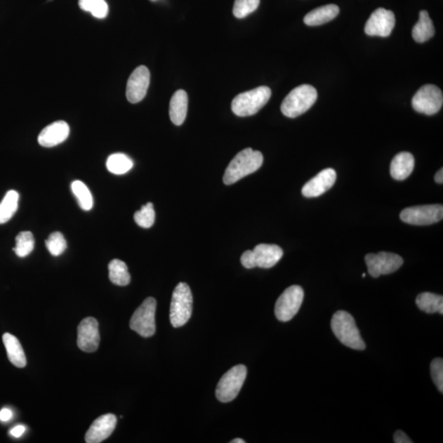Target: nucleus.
<instances>
[{
  "mask_svg": "<svg viewBox=\"0 0 443 443\" xmlns=\"http://www.w3.org/2000/svg\"><path fill=\"white\" fill-rule=\"evenodd\" d=\"M247 376L245 365L238 364L228 371L219 381L216 388V397L219 402H230L237 397L244 384Z\"/></svg>",
  "mask_w": 443,
  "mask_h": 443,
  "instance_id": "obj_6",
  "label": "nucleus"
},
{
  "mask_svg": "<svg viewBox=\"0 0 443 443\" xmlns=\"http://www.w3.org/2000/svg\"><path fill=\"white\" fill-rule=\"evenodd\" d=\"M106 167L111 173L116 175L125 174L133 168V161L128 155L124 154H113L107 159Z\"/></svg>",
  "mask_w": 443,
  "mask_h": 443,
  "instance_id": "obj_27",
  "label": "nucleus"
},
{
  "mask_svg": "<svg viewBox=\"0 0 443 443\" xmlns=\"http://www.w3.org/2000/svg\"><path fill=\"white\" fill-rule=\"evenodd\" d=\"M317 97V91L312 86L305 84L296 87L282 101V113L289 118L295 119L308 111Z\"/></svg>",
  "mask_w": 443,
  "mask_h": 443,
  "instance_id": "obj_3",
  "label": "nucleus"
},
{
  "mask_svg": "<svg viewBox=\"0 0 443 443\" xmlns=\"http://www.w3.org/2000/svg\"><path fill=\"white\" fill-rule=\"evenodd\" d=\"M72 191L79 202V206L84 211H91L93 207V197L88 187L84 183L75 181L72 183Z\"/></svg>",
  "mask_w": 443,
  "mask_h": 443,
  "instance_id": "obj_28",
  "label": "nucleus"
},
{
  "mask_svg": "<svg viewBox=\"0 0 443 443\" xmlns=\"http://www.w3.org/2000/svg\"><path fill=\"white\" fill-rule=\"evenodd\" d=\"M70 133V126L65 121H58L46 126L38 136L43 147L51 148L65 141Z\"/></svg>",
  "mask_w": 443,
  "mask_h": 443,
  "instance_id": "obj_17",
  "label": "nucleus"
},
{
  "mask_svg": "<svg viewBox=\"0 0 443 443\" xmlns=\"http://www.w3.org/2000/svg\"><path fill=\"white\" fill-rule=\"evenodd\" d=\"M394 442L396 443H412L413 441L409 437L405 432L401 430L394 433Z\"/></svg>",
  "mask_w": 443,
  "mask_h": 443,
  "instance_id": "obj_36",
  "label": "nucleus"
},
{
  "mask_svg": "<svg viewBox=\"0 0 443 443\" xmlns=\"http://www.w3.org/2000/svg\"><path fill=\"white\" fill-rule=\"evenodd\" d=\"M157 300L153 298H146L143 303L135 310L130 320V328L141 337L150 338L155 333V311Z\"/></svg>",
  "mask_w": 443,
  "mask_h": 443,
  "instance_id": "obj_7",
  "label": "nucleus"
},
{
  "mask_svg": "<svg viewBox=\"0 0 443 443\" xmlns=\"http://www.w3.org/2000/svg\"><path fill=\"white\" fill-rule=\"evenodd\" d=\"M340 13V8L336 4H328L314 9V11L306 14L304 18V22L308 26L315 27L323 25L333 20Z\"/></svg>",
  "mask_w": 443,
  "mask_h": 443,
  "instance_id": "obj_21",
  "label": "nucleus"
},
{
  "mask_svg": "<svg viewBox=\"0 0 443 443\" xmlns=\"http://www.w3.org/2000/svg\"><path fill=\"white\" fill-rule=\"evenodd\" d=\"M362 277H365V274H363Z\"/></svg>",
  "mask_w": 443,
  "mask_h": 443,
  "instance_id": "obj_41",
  "label": "nucleus"
},
{
  "mask_svg": "<svg viewBox=\"0 0 443 443\" xmlns=\"http://www.w3.org/2000/svg\"><path fill=\"white\" fill-rule=\"evenodd\" d=\"M117 418L113 414L101 416L92 423L86 432L87 443H100L108 438L115 430Z\"/></svg>",
  "mask_w": 443,
  "mask_h": 443,
  "instance_id": "obj_16",
  "label": "nucleus"
},
{
  "mask_svg": "<svg viewBox=\"0 0 443 443\" xmlns=\"http://www.w3.org/2000/svg\"><path fill=\"white\" fill-rule=\"evenodd\" d=\"M403 262L400 256L390 252L381 251L365 256L369 274L373 277L392 274L400 269Z\"/></svg>",
  "mask_w": 443,
  "mask_h": 443,
  "instance_id": "obj_11",
  "label": "nucleus"
},
{
  "mask_svg": "<svg viewBox=\"0 0 443 443\" xmlns=\"http://www.w3.org/2000/svg\"><path fill=\"white\" fill-rule=\"evenodd\" d=\"M231 443H245V441L242 438H236V439L231 441Z\"/></svg>",
  "mask_w": 443,
  "mask_h": 443,
  "instance_id": "obj_40",
  "label": "nucleus"
},
{
  "mask_svg": "<svg viewBox=\"0 0 443 443\" xmlns=\"http://www.w3.org/2000/svg\"><path fill=\"white\" fill-rule=\"evenodd\" d=\"M431 376L438 390L443 392V359H433L430 366Z\"/></svg>",
  "mask_w": 443,
  "mask_h": 443,
  "instance_id": "obj_34",
  "label": "nucleus"
},
{
  "mask_svg": "<svg viewBox=\"0 0 443 443\" xmlns=\"http://www.w3.org/2000/svg\"><path fill=\"white\" fill-rule=\"evenodd\" d=\"M79 4L82 11L90 12L96 18L103 19L108 15L109 6L105 0H79Z\"/></svg>",
  "mask_w": 443,
  "mask_h": 443,
  "instance_id": "obj_30",
  "label": "nucleus"
},
{
  "mask_svg": "<svg viewBox=\"0 0 443 443\" xmlns=\"http://www.w3.org/2000/svg\"><path fill=\"white\" fill-rule=\"evenodd\" d=\"M16 246L13 251L18 257L24 258L31 254L35 247V239L31 232H22L16 237Z\"/></svg>",
  "mask_w": 443,
  "mask_h": 443,
  "instance_id": "obj_29",
  "label": "nucleus"
},
{
  "mask_svg": "<svg viewBox=\"0 0 443 443\" xmlns=\"http://www.w3.org/2000/svg\"><path fill=\"white\" fill-rule=\"evenodd\" d=\"M442 218L443 206L438 204L406 208L400 214L404 223L417 226L433 225L441 221Z\"/></svg>",
  "mask_w": 443,
  "mask_h": 443,
  "instance_id": "obj_9",
  "label": "nucleus"
},
{
  "mask_svg": "<svg viewBox=\"0 0 443 443\" xmlns=\"http://www.w3.org/2000/svg\"><path fill=\"white\" fill-rule=\"evenodd\" d=\"M13 416V412L11 409L4 408L0 411V421L6 422L11 420Z\"/></svg>",
  "mask_w": 443,
  "mask_h": 443,
  "instance_id": "obj_37",
  "label": "nucleus"
},
{
  "mask_svg": "<svg viewBox=\"0 0 443 443\" xmlns=\"http://www.w3.org/2000/svg\"><path fill=\"white\" fill-rule=\"evenodd\" d=\"M150 73L145 66H140L131 73L126 85V99L131 104L139 103L143 100L150 86Z\"/></svg>",
  "mask_w": 443,
  "mask_h": 443,
  "instance_id": "obj_13",
  "label": "nucleus"
},
{
  "mask_svg": "<svg viewBox=\"0 0 443 443\" xmlns=\"http://www.w3.org/2000/svg\"><path fill=\"white\" fill-rule=\"evenodd\" d=\"M435 181L437 183L442 184L443 183V170L441 168L435 175Z\"/></svg>",
  "mask_w": 443,
  "mask_h": 443,
  "instance_id": "obj_39",
  "label": "nucleus"
},
{
  "mask_svg": "<svg viewBox=\"0 0 443 443\" xmlns=\"http://www.w3.org/2000/svg\"><path fill=\"white\" fill-rule=\"evenodd\" d=\"M264 162V157L260 152L246 148L238 153L228 165L223 183L232 185L243 178L257 171Z\"/></svg>",
  "mask_w": 443,
  "mask_h": 443,
  "instance_id": "obj_1",
  "label": "nucleus"
},
{
  "mask_svg": "<svg viewBox=\"0 0 443 443\" xmlns=\"http://www.w3.org/2000/svg\"><path fill=\"white\" fill-rule=\"evenodd\" d=\"M242 265L246 267V269H254L256 267L254 263V258H253V251H246L243 253L241 257Z\"/></svg>",
  "mask_w": 443,
  "mask_h": 443,
  "instance_id": "obj_35",
  "label": "nucleus"
},
{
  "mask_svg": "<svg viewBox=\"0 0 443 443\" xmlns=\"http://www.w3.org/2000/svg\"><path fill=\"white\" fill-rule=\"evenodd\" d=\"M415 168V158L409 152H401L393 158L390 166L391 176L397 180L403 181L412 173Z\"/></svg>",
  "mask_w": 443,
  "mask_h": 443,
  "instance_id": "obj_19",
  "label": "nucleus"
},
{
  "mask_svg": "<svg viewBox=\"0 0 443 443\" xmlns=\"http://www.w3.org/2000/svg\"><path fill=\"white\" fill-rule=\"evenodd\" d=\"M188 108V96L187 92L179 90L175 92L170 101L169 115L173 124L182 125L187 118Z\"/></svg>",
  "mask_w": 443,
  "mask_h": 443,
  "instance_id": "obj_20",
  "label": "nucleus"
},
{
  "mask_svg": "<svg viewBox=\"0 0 443 443\" xmlns=\"http://www.w3.org/2000/svg\"><path fill=\"white\" fill-rule=\"evenodd\" d=\"M19 194L16 191H9L0 203V225L11 220L18 211Z\"/></svg>",
  "mask_w": 443,
  "mask_h": 443,
  "instance_id": "obj_26",
  "label": "nucleus"
},
{
  "mask_svg": "<svg viewBox=\"0 0 443 443\" xmlns=\"http://www.w3.org/2000/svg\"><path fill=\"white\" fill-rule=\"evenodd\" d=\"M271 94V90L267 86H260L244 92L233 99L232 110L239 117L254 115L267 103Z\"/></svg>",
  "mask_w": 443,
  "mask_h": 443,
  "instance_id": "obj_5",
  "label": "nucleus"
},
{
  "mask_svg": "<svg viewBox=\"0 0 443 443\" xmlns=\"http://www.w3.org/2000/svg\"><path fill=\"white\" fill-rule=\"evenodd\" d=\"M136 225L141 227L150 228L152 227L155 220V212L152 203H147L141 207L139 211L134 214Z\"/></svg>",
  "mask_w": 443,
  "mask_h": 443,
  "instance_id": "obj_31",
  "label": "nucleus"
},
{
  "mask_svg": "<svg viewBox=\"0 0 443 443\" xmlns=\"http://www.w3.org/2000/svg\"><path fill=\"white\" fill-rule=\"evenodd\" d=\"M193 298L191 289L185 282H180L173 291L170 305V321L173 328L186 324L192 317Z\"/></svg>",
  "mask_w": 443,
  "mask_h": 443,
  "instance_id": "obj_4",
  "label": "nucleus"
},
{
  "mask_svg": "<svg viewBox=\"0 0 443 443\" xmlns=\"http://www.w3.org/2000/svg\"><path fill=\"white\" fill-rule=\"evenodd\" d=\"M416 305L421 310L428 314L440 313L443 315L442 296L423 292L417 296Z\"/></svg>",
  "mask_w": 443,
  "mask_h": 443,
  "instance_id": "obj_24",
  "label": "nucleus"
},
{
  "mask_svg": "<svg viewBox=\"0 0 443 443\" xmlns=\"http://www.w3.org/2000/svg\"><path fill=\"white\" fill-rule=\"evenodd\" d=\"M46 246L52 256H58L67 249V242L61 232H55L48 236Z\"/></svg>",
  "mask_w": 443,
  "mask_h": 443,
  "instance_id": "obj_32",
  "label": "nucleus"
},
{
  "mask_svg": "<svg viewBox=\"0 0 443 443\" xmlns=\"http://www.w3.org/2000/svg\"><path fill=\"white\" fill-rule=\"evenodd\" d=\"M260 3V0H235L233 14L237 18H244L254 13Z\"/></svg>",
  "mask_w": 443,
  "mask_h": 443,
  "instance_id": "obj_33",
  "label": "nucleus"
},
{
  "mask_svg": "<svg viewBox=\"0 0 443 443\" xmlns=\"http://www.w3.org/2000/svg\"><path fill=\"white\" fill-rule=\"evenodd\" d=\"M331 328L336 338L345 347L358 350L366 348L352 315L347 311L339 310L333 315Z\"/></svg>",
  "mask_w": 443,
  "mask_h": 443,
  "instance_id": "obj_2",
  "label": "nucleus"
},
{
  "mask_svg": "<svg viewBox=\"0 0 443 443\" xmlns=\"http://www.w3.org/2000/svg\"><path fill=\"white\" fill-rule=\"evenodd\" d=\"M252 251L255 266L262 269H270L274 267L284 256L282 248L274 244H260Z\"/></svg>",
  "mask_w": 443,
  "mask_h": 443,
  "instance_id": "obj_18",
  "label": "nucleus"
},
{
  "mask_svg": "<svg viewBox=\"0 0 443 443\" xmlns=\"http://www.w3.org/2000/svg\"><path fill=\"white\" fill-rule=\"evenodd\" d=\"M25 427L22 425H18L13 428L9 432H11V435L14 437H20L21 436H22L23 433L25 432Z\"/></svg>",
  "mask_w": 443,
  "mask_h": 443,
  "instance_id": "obj_38",
  "label": "nucleus"
},
{
  "mask_svg": "<svg viewBox=\"0 0 443 443\" xmlns=\"http://www.w3.org/2000/svg\"><path fill=\"white\" fill-rule=\"evenodd\" d=\"M100 336L99 323L95 318L81 321L77 329V345L85 352H94L99 348Z\"/></svg>",
  "mask_w": 443,
  "mask_h": 443,
  "instance_id": "obj_14",
  "label": "nucleus"
},
{
  "mask_svg": "<svg viewBox=\"0 0 443 443\" xmlns=\"http://www.w3.org/2000/svg\"><path fill=\"white\" fill-rule=\"evenodd\" d=\"M3 342L7 350L9 362L18 368L25 367L27 365L25 352H24L22 345L15 336L8 333H4Z\"/></svg>",
  "mask_w": 443,
  "mask_h": 443,
  "instance_id": "obj_22",
  "label": "nucleus"
},
{
  "mask_svg": "<svg viewBox=\"0 0 443 443\" xmlns=\"http://www.w3.org/2000/svg\"><path fill=\"white\" fill-rule=\"evenodd\" d=\"M435 29L428 13L422 11L420 18L415 27H413L412 37L418 43L426 42L435 36Z\"/></svg>",
  "mask_w": 443,
  "mask_h": 443,
  "instance_id": "obj_23",
  "label": "nucleus"
},
{
  "mask_svg": "<svg viewBox=\"0 0 443 443\" xmlns=\"http://www.w3.org/2000/svg\"><path fill=\"white\" fill-rule=\"evenodd\" d=\"M336 179H337V173H336L335 170L326 168L306 183L301 192H303L304 197L308 198L322 196L323 194L327 192L330 188L333 187Z\"/></svg>",
  "mask_w": 443,
  "mask_h": 443,
  "instance_id": "obj_15",
  "label": "nucleus"
},
{
  "mask_svg": "<svg viewBox=\"0 0 443 443\" xmlns=\"http://www.w3.org/2000/svg\"><path fill=\"white\" fill-rule=\"evenodd\" d=\"M396 18L394 13L383 8H379L369 17L365 24L364 32L369 37H388L395 27Z\"/></svg>",
  "mask_w": 443,
  "mask_h": 443,
  "instance_id": "obj_12",
  "label": "nucleus"
},
{
  "mask_svg": "<svg viewBox=\"0 0 443 443\" xmlns=\"http://www.w3.org/2000/svg\"><path fill=\"white\" fill-rule=\"evenodd\" d=\"M110 279L117 286H124L131 282L128 266L124 261L113 260L109 265Z\"/></svg>",
  "mask_w": 443,
  "mask_h": 443,
  "instance_id": "obj_25",
  "label": "nucleus"
},
{
  "mask_svg": "<svg viewBox=\"0 0 443 443\" xmlns=\"http://www.w3.org/2000/svg\"><path fill=\"white\" fill-rule=\"evenodd\" d=\"M442 91L435 85H425L418 89L412 99V107L418 113L433 115L442 109Z\"/></svg>",
  "mask_w": 443,
  "mask_h": 443,
  "instance_id": "obj_10",
  "label": "nucleus"
},
{
  "mask_svg": "<svg viewBox=\"0 0 443 443\" xmlns=\"http://www.w3.org/2000/svg\"><path fill=\"white\" fill-rule=\"evenodd\" d=\"M304 300L303 287L294 285L286 289L277 299L275 305V315L282 322H287L298 313Z\"/></svg>",
  "mask_w": 443,
  "mask_h": 443,
  "instance_id": "obj_8",
  "label": "nucleus"
}]
</instances>
